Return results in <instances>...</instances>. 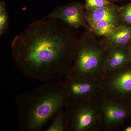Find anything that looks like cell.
I'll use <instances>...</instances> for the list:
<instances>
[{"mask_svg":"<svg viewBox=\"0 0 131 131\" xmlns=\"http://www.w3.org/2000/svg\"><path fill=\"white\" fill-rule=\"evenodd\" d=\"M91 31L98 37H105L110 35L118 26L106 21H99L88 24Z\"/></svg>","mask_w":131,"mask_h":131,"instance_id":"obj_12","label":"cell"},{"mask_svg":"<svg viewBox=\"0 0 131 131\" xmlns=\"http://www.w3.org/2000/svg\"><path fill=\"white\" fill-rule=\"evenodd\" d=\"M125 131H131V126H130L127 127L124 130Z\"/></svg>","mask_w":131,"mask_h":131,"instance_id":"obj_18","label":"cell"},{"mask_svg":"<svg viewBox=\"0 0 131 131\" xmlns=\"http://www.w3.org/2000/svg\"><path fill=\"white\" fill-rule=\"evenodd\" d=\"M9 18L6 5L4 2H0V35L5 33L8 29Z\"/></svg>","mask_w":131,"mask_h":131,"instance_id":"obj_14","label":"cell"},{"mask_svg":"<svg viewBox=\"0 0 131 131\" xmlns=\"http://www.w3.org/2000/svg\"><path fill=\"white\" fill-rule=\"evenodd\" d=\"M64 110L66 131L104 129L100 95L89 99H68Z\"/></svg>","mask_w":131,"mask_h":131,"instance_id":"obj_4","label":"cell"},{"mask_svg":"<svg viewBox=\"0 0 131 131\" xmlns=\"http://www.w3.org/2000/svg\"><path fill=\"white\" fill-rule=\"evenodd\" d=\"M119 12L122 23L131 26V2L123 6L119 7Z\"/></svg>","mask_w":131,"mask_h":131,"instance_id":"obj_15","label":"cell"},{"mask_svg":"<svg viewBox=\"0 0 131 131\" xmlns=\"http://www.w3.org/2000/svg\"><path fill=\"white\" fill-rule=\"evenodd\" d=\"M68 99L64 81H61L19 94L16 98L19 130H40L64 107Z\"/></svg>","mask_w":131,"mask_h":131,"instance_id":"obj_2","label":"cell"},{"mask_svg":"<svg viewBox=\"0 0 131 131\" xmlns=\"http://www.w3.org/2000/svg\"><path fill=\"white\" fill-rule=\"evenodd\" d=\"M119 9V6L111 2L101 8L93 10L85 9V19L88 25L102 20L119 26L122 23L120 17Z\"/></svg>","mask_w":131,"mask_h":131,"instance_id":"obj_9","label":"cell"},{"mask_svg":"<svg viewBox=\"0 0 131 131\" xmlns=\"http://www.w3.org/2000/svg\"><path fill=\"white\" fill-rule=\"evenodd\" d=\"M84 5L79 2L60 6L45 16L46 18L55 19L62 22L70 28H90L85 19Z\"/></svg>","mask_w":131,"mask_h":131,"instance_id":"obj_6","label":"cell"},{"mask_svg":"<svg viewBox=\"0 0 131 131\" xmlns=\"http://www.w3.org/2000/svg\"><path fill=\"white\" fill-rule=\"evenodd\" d=\"M107 50L91 29H85L77 38L72 65L65 75L66 78H83L99 81Z\"/></svg>","mask_w":131,"mask_h":131,"instance_id":"obj_3","label":"cell"},{"mask_svg":"<svg viewBox=\"0 0 131 131\" xmlns=\"http://www.w3.org/2000/svg\"><path fill=\"white\" fill-rule=\"evenodd\" d=\"M101 40L106 50L120 46L129 47L131 43V26L122 23Z\"/></svg>","mask_w":131,"mask_h":131,"instance_id":"obj_11","label":"cell"},{"mask_svg":"<svg viewBox=\"0 0 131 131\" xmlns=\"http://www.w3.org/2000/svg\"><path fill=\"white\" fill-rule=\"evenodd\" d=\"M64 84L68 99H91L100 94L99 81L66 78Z\"/></svg>","mask_w":131,"mask_h":131,"instance_id":"obj_8","label":"cell"},{"mask_svg":"<svg viewBox=\"0 0 131 131\" xmlns=\"http://www.w3.org/2000/svg\"><path fill=\"white\" fill-rule=\"evenodd\" d=\"M128 47L120 46L107 50L103 67V74L119 69L130 63Z\"/></svg>","mask_w":131,"mask_h":131,"instance_id":"obj_10","label":"cell"},{"mask_svg":"<svg viewBox=\"0 0 131 131\" xmlns=\"http://www.w3.org/2000/svg\"><path fill=\"white\" fill-rule=\"evenodd\" d=\"M128 54H129V57L130 63H131V43L129 45L128 47Z\"/></svg>","mask_w":131,"mask_h":131,"instance_id":"obj_17","label":"cell"},{"mask_svg":"<svg viewBox=\"0 0 131 131\" xmlns=\"http://www.w3.org/2000/svg\"><path fill=\"white\" fill-rule=\"evenodd\" d=\"M99 83L101 97L127 105V99L131 95V63L103 74Z\"/></svg>","mask_w":131,"mask_h":131,"instance_id":"obj_5","label":"cell"},{"mask_svg":"<svg viewBox=\"0 0 131 131\" xmlns=\"http://www.w3.org/2000/svg\"><path fill=\"white\" fill-rule=\"evenodd\" d=\"M46 131H66L64 108L61 109L54 117V120Z\"/></svg>","mask_w":131,"mask_h":131,"instance_id":"obj_13","label":"cell"},{"mask_svg":"<svg viewBox=\"0 0 131 131\" xmlns=\"http://www.w3.org/2000/svg\"><path fill=\"white\" fill-rule=\"evenodd\" d=\"M85 9L93 10L105 7L110 4V2L108 0H84Z\"/></svg>","mask_w":131,"mask_h":131,"instance_id":"obj_16","label":"cell"},{"mask_svg":"<svg viewBox=\"0 0 131 131\" xmlns=\"http://www.w3.org/2000/svg\"><path fill=\"white\" fill-rule=\"evenodd\" d=\"M101 97L103 129L113 130L130 116L131 106Z\"/></svg>","mask_w":131,"mask_h":131,"instance_id":"obj_7","label":"cell"},{"mask_svg":"<svg viewBox=\"0 0 131 131\" xmlns=\"http://www.w3.org/2000/svg\"><path fill=\"white\" fill-rule=\"evenodd\" d=\"M77 38L62 22L44 18L14 38L12 58L27 77L42 81L58 79L72 65Z\"/></svg>","mask_w":131,"mask_h":131,"instance_id":"obj_1","label":"cell"},{"mask_svg":"<svg viewBox=\"0 0 131 131\" xmlns=\"http://www.w3.org/2000/svg\"><path fill=\"white\" fill-rule=\"evenodd\" d=\"M108 1H109L110 2H114L119 1H122V0H108Z\"/></svg>","mask_w":131,"mask_h":131,"instance_id":"obj_19","label":"cell"}]
</instances>
